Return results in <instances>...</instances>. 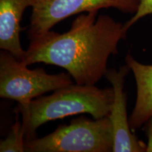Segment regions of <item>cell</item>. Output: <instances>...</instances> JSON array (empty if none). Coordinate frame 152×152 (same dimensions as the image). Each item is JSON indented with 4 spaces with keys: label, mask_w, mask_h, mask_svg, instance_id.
<instances>
[{
    "label": "cell",
    "mask_w": 152,
    "mask_h": 152,
    "mask_svg": "<svg viewBox=\"0 0 152 152\" xmlns=\"http://www.w3.org/2000/svg\"><path fill=\"white\" fill-rule=\"evenodd\" d=\"M113 147V130L108 116L77 118L43 137L25 143V150L29 152H111Z\"/></svg>",
    "instance_id": "3957f363"
},
{
    "label": "cell",
    "mask_w": 152,
    "mask_h": 152,
    "mask_svg": "<svg viewBox=\"0 0 152 152\" xmlns=\"http://www.w3.org/2000/svg\"><path fill=\"white\" fill-rule=\"evenodd\" d=\"M145 132L148 139L147 152H152V116L145 123Z\"/></svg>",
    "instance_id": "8fae6325"
},
{
    "label": "cell",
    "mask_w": 152,
    "mask_h": 152,
    "mask_svg": "<svg viewBox=\"0 0 152 152\" xmlns=\"http://www.w3.org/2000/svg\"><path fill=\"white\" fill-rule=\"evenodd\" d=\"M97 12L80 14L66 33L49 30L30 40L22 61L59 66L77 84L94 85L105 76L109 56L118 53L119 42L128 33L124 24L108 15L96 18Z\"/></svg>",
    "instance_id": "6da1fadb"
},
{
    "label": "cell",
    "mask_w": 152,
    "mask_h": 152,
    "mask_svg": "<svg viewBox=\"0 0 152 152\" xmlns=\"http://www.w3.org/2000/svg\"><path fill=\"white\" fill-rule=\"evenodd\" d=\"M34 2L35 0H0V49L20 61L26 53L20 45V21L25 10Z\"/></svg>",
    "instance_id": "52a82bcc"
},
{
    "label": "cell",
    "mask_w": 152,
    "mask_h": 152,
    "mask_svg": "<svg viewBox=\"0 0 152 152\" xmlns=\"http://www.w3.org/2000/svg\"><path fill=\"white\" fill-rule=\"evenodd\" d=\"M152 14V0H140V5L136 13L133 15L128 21L124 23V27L128 31V30L135 24L138 20L148 16Z\"/></svg>",
    "instance_id": "30bf717a"
},
{
    "label": "cell",
    "mask_w": 152,
    "mask_h": 152,
    "mask_svg": "<svg viewBox=\"0 0 152 152\" xmlns=\"http://www.w3.org/2000/svg\"><path fill=\"white\" fill-rule=\"evenodd\" d=\"M130 71L129 66H120L118 70L108 69L106 79L114 92L113 107L108 117L113 130V152H147V144L132 132L127 113V94L124 92L125 78Z\"/></svg>",
    "instance_id": "8992f818"
},
{
    "label": "cell",
    "mask_w": 152,
    "mask_h": 152,
    "mask_svg": "<svg viewBox=\"0 0 152 152\" xmlns=\"http://www.w3.org/2000/svg\"><path fill=\"white\" fill-rule=\"evenodd\" d=\"M25 132L22 123L18 119L11 126L8 135L0 142L1 152H23L25 150Z\"/></svg>",
    "instance_id": "9c48e42d"
},
{
    "label": "cell",
    "mask_w": 152,
    "mask_h": 152,
    "mask_svg": "<svg viewBox=\"0 0 152 152\" xmlns=\"http://www.w3.org/2000/svg\"><path fill=\"white\" fill-rule=\"evenodd\" d=\"M140 0H35L32 8L28 37L30 40L44 35L54 26L73 15L116 9L134 14Z\"/></svg>",
    "instance_id": "5b68a950"
},
{
    "label": "cell",
    "mask_w": 152,
    "mask_h": 152,
    "mask_svg": "<svg viewBox=\"0 0 152 152\" xmlns=\"http://www.w3.org/2000/svg\"><path fill=\"white\" fill-rule=\"evenodd\" d=\"M69 73L48 74L42 68L31 70L11 53H0V96L27 106L43 94L73 84Z\"/></svg>",
    "instance_id": "277c9868"
},
{
    "label": "cell",
    "mask_w": 152,
    "mask_h": 152,
    "mask_svg": "<svg viewBox=\"0 0 152 152\" xmlns=\"http://www.w3.org/2000/svg\"><path fill=\"white\" fill-rule=\"evenodd\" d=\"M113 100L112 87L100 89L75 83L34 99L27 106L18 105L16 110L22 115L25 139L28 140L36 137V131L42 125L54 120L80 113H89L94 119L108 116Z\"/></svg>",
    "instance_id": "7a4b0ae2"
},
{
    "label": "cell",
    "mask_w": 152,
    "mask_h": 152,
    "mask_svg": "<svg viewBox=\"0 0 152 152\" xmlns=\"http://www.w3.org/2000/svg\"><path fill=\"white\" fill-rule=\"evenodd\" d=\"M125 63L134 74L137 85L136 102L129 122L132 130H138L152 116V64H143L132 55L125 56Z\"/></svg>",
    "instance_id": "ba28073f"
}]
</instances>
